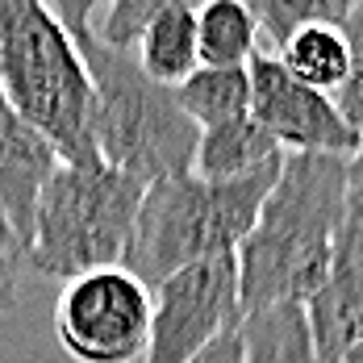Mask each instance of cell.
I'll list each match as a JSON object with an SVG mask.
<instances>
[{
    "mask_svg": "<svg viewBox=\"0 0 363 363\" xmlns=\"http://www.w3.org/2000/svg\"><path fill=\"white\" fill-rule=\"evenodd\" d=\"M347 205V155L284 150L280 176L234 251L242 318L267 305H305L322 289Z\"/></svg>",
    "mask_w": 363,
    "mask_h": 363,
    "instance_id": "6da1fadb",
    "label": "cell"
},
{
    "mask_svg": "<svg viewBox=\"0 0 363 363\" xmlns=\"http://www.w3.org/2000/svg\"><path fill=\"white\" fill-rule=\"evenodd\" d=\"M0 96L50 138L63 163H101L92 72L46 0H0Z\"/></svg>",
    "mask_w": 363,
    "mask_h": 363,
    "instance_id": "7a4b0ae2",
    "label": "cell"
},
{
    "mask_svg": "<svg viewBox=\"0 0 363 363\" xmlns=\"http://www.w3.org/2000/svg\"><path fill=\"white\" fill-rule=\"evenodd\" d=\"M280 163L259 167L238 180H201L196 172H184V176L146 184L125 267L155 292L188 263L234 255L251 234L255 218L280 176Z\"/></svg>",
    "mask_w": 363,
    "mask_h": 363,
    "instance_id": "3957f363",
    "label": "cell"
},
{
    "mask_svg": "<svg viewBox=\"0 0 363 363\" xmlns=\"http://www.w3.org/2000/svg\"><path fill=\"white\" fill-rule=\"evenodd\" d=\"M75 46L84 50L96 88V117H92L96 159L113 172L134 176L138 184L192 172L201 125L184 113L176 88L155 84L130 50H113L96 38Z\"/></svg>",
    "mask_w": 363,
    "mask_h": 363,
    "instance_id": "277c9868",
    "label": "cell"
},
{
    "mask_svg": "<svg viewBox=\"0 0 363 363\" xmlns=\"http://www.w3.org/2000/svg\"><path fill=\"white\" fill-rule=\"evenodd\" d=\"M146 184L105 163H59L34 209L26 263L50 280H75L125 263Z\"/></svg>",
    "mask_w": 363,
    "mask_h": 363,
    "instance_id": "5b68a950",
    "label": "cell"
},
{
    "mask_svg": "<svg viewBox=\"0 0 363 363\" xmlns=\"http://www.w3.org/2000/svg\"><path fill=\"white\" fill-rule=\"evenodd\" d=\"M55 338L75 363H143L150 289L125 263L75 276L55 301Z\"/></svg>",
    "mask_w": 363,
    "mask_h": 363,
    "instance_id": "8992f818",
    "label": "cell"
},
{
    "mask_svg": "<svg viewBox=\"0 0 363 363\" xmlns=\"http://www.w3.org/2000/svg\"><path fill=\"white\" fill-rule=\"evenodd\" d=\"M238 326V259L213 255L188 263L150 292V342L143 363H192Z\"/></svg>",
    "mask_w": 363,
    "mask_h": 363,
    "instance_id": "52a82bcc",
    "label": "cell"
},
{
    "mask_svg": "<svg viewBox=\"0 0 363 363\" xmlns=\"http://www.w3.org/2000/svg\"><path fill=\"white\" fill-rule=\"evenodd\" d=\"M251 72V117L289 150L305 155H351L359 130L338 113L330 92H318L284 72L276 55H255Z\"/></svg>",
    "mask_w": 363,
    "mask_h": 363,
    "instance_id": "ba28073f",
    "label": "cell"
},
{
    "mask_svg": "<svg viewBox=\"0 0 363 363\" xmlns=\"http://www.w3.org/2000/svg\"><path fill=\"white\" fill-rule=\"evenodd\" d=\"M318 363H342L363 342V205H347L326 280L305 301Z\"/></svg>",
    "mask_w": 363,
    "mask_h": 363,
    "instance_id": "9c48e42d",
    "label": "cell"
},
{
    "mask_svg": "<svg viewBox=\"0 0 363 363\" xmlns=\"http://www.w3.org/2000/svg\"><path fill=\"white\" fill-rule=\"evenodd\" d=\"M59 150L50 146L46 134H38L26 117L9 109V101L0 96V221L13 234V242L30 247L34 234V209L42 188L50 184L59 167Z\"/></svg>",
    "mask_w": 363,
    "mask_h": 363,
    "instance_id": "30bf717a",
    "label": "cell"
},
{
    "mask_svg": "<svg viewBox=\"0 0 363 363\" xmlns=\"http://www.w3.org/2000/svg\"><path fill=\"white\" fill-rule=\"evenodd\" d=\"M280 159H284V146L276 143L251 113H247V117H238V121L201 130L192 172H196L201 180H238V176H251V172L272 167V163H280Z\"/></svg>",
    "mask_w": 363,
    "mask_h": 363,
    "instance_id": "8fae6325",
    "label": "cell"
},
{
    "mask_svg": "<svg viewBox=\"0 0 363 363\" xmlns=\"http://www.w3.org/2000/svg\"><path fill=\"white\" fill-rule=\"evenodd\" d=\"M242 363H318L305 305H267L242 318Z\"/></svg>",
    "mask_w": 363,
    "mask_h": 363,
    "instance_id": "7c38bea8",
    "label": "cell"
},
{
    "mask_svg": "<svg viewBox=\"0 0 363 363\" xmlns=\"http://www.w3.org/2000/svg\"><path fill=\"white\" fill-rule=\"evenodd\" d=\"M259 38L247 0H209L196 9V46L205 67H247L259 55Z\"/></svg>",
    "mask_w": 363,
    "mask_h": 363,
    "instance_id": "4fadbf2b",
    "label": "cell"
},
{
    "mask_svg": "<svg viewBox=\"0 0 363 363\" xmlns=\"http://www.w3.org/2000/svg\"><path fill=\"white\" fill-rule=\"evenodd\" d=\"M155 84L180 88L188 75L201 67V46H196V13H167L150 21L130 50Z\"/></svg>",
    "mask_w": 363,
    "mask_h": 363,
    "instance_id": "5bb4252c",
    "label": "cell"
},
{
    "mask_svg": "<svg viewBox=\"0 0 363 363\" xmlns=\"http://www.w3.org/2000/svg\"><path fill=\"white\" fill-rule=\"evenodd\" d=\"M176 101L201 130L238 121V117L251 113V72L247 67H205L201 63L176 88Z\"/></svg>",
    "mask_w": 363,
    "mask_h": 363,
    "instance_id": "9a60e30c",
    "label": "cell"
},
{
    "mask_svg": "<svg viewBox=\"0 0 363 363\" xmlns=\"http://www.w3.org/2000/svg\"><path fill=\"white\" fill-rule=\"evenodd\" d=\"M280 63L292 79L318 88V92H338L342 79L351 72V50H347V38H342V26H305L284 42L276 46Z\"/></svg>",
    "mask_w": 363,
    "mask_h": 363,
    "instance_id": "2e32d148",
    "label": "cell"
},
{
    "mask_svg": "<svg viewBox=\"0 0 363 363\" xmlns=\"http://www.w3.org/2000/svg\"><path fill=\"white\" fill-rule=\"evenodd\" d=\"M201 4H209V0H109L92 26V38L113 50H134L150 21H159L167 13H196Z\"/></svg>",
    "mask_w": 363,
    "mask_h": 363,
    "instance_id": "e0dca14e",
    "label": "cell"
},
{
    "mask_svg": "<svg viewBox=\"0 0 363 363\" xmlns=\"http://www.w3.org/2000/svg\"><path fill=\"white\" fill-rule=\"evenodd\" d=\"M259 21V34L284 46L305 26H342L351 13V0H247Z\"/></svg>",
    "mask_w": 363,
    "mask_h": 363,
    "instance_id": "ac0fdd59",
    "label": "cell"
},
{
    "mask_svg": "<svg viewBox=\"0 0 363 363\" xmlns=\"http://www.w3.org/2000/svg\"><path fill=\"white\" fill-rule=\"evenodd\" d=\"M342 38L351 50V72L342 79V88L334 92V105L363 134V0H351V13L342 21Z\"/></svg>",
    "mask_w": 363,
    "mask_h": 363,
    "instance_id": "d6986e66",
    "label": "cell"
},
{
    "mask_svg": "<svg viewBox=\"0 0 363 363\" xmlns=\"http://www.w3.org/2000/svg\"><path fill=\"white\" fill-rule=\"evenodd\" d=\"M46 4H50V13L63 21V30H67L75 42H88V38H92V26H96V17L105 13L109 0H46Z\"/></svg>",
    "mask_w": 363,
    "mask_h": 363,
    "instance_id": "ffe728a7",
    "label": "cell"
},
{
    "mask_svg": "<svg viewBox=\"0 0 363 363\" xmlns=\"http://www.w3.org/2000/svg\"><path fill=\"white\" fill-rule=\"evenodd\" d=\"M238 330H242V326H238ZM238 330H234V334H225V338H218L213 347H205L192 363H242V334H238Z\"/></svg>",
    "mask_w": 363,
    "mask_h": 363,
    "instance_id": "44dd1931",
    "label": "cell"
},
{
    "mask_svg": "<svg viewBox=\"0 0 363 363\" xmlns=\"http://www.w3.org/2000/svg\"><path fill=\"white\" fill-rule=\"evenodd\" d=\"M347 192H351L355 205H363V134H359V146L347 155Z\"/></svg>",
    "mask_w": 363,
    "mask_h": 363,
    "instance_id": "7402d4cb",
    "label": "cell"
},
{
    "mask_svg": "<svg viewBox=\"0 0 363 363\" xmlns=\"http://www.w3.org/2000/svg\"><path fill=\"white\" fill-rule=\"evenodd\" d=\"M13 309H17V289H4V284H0V318L13 313Z\"/></svg>",
    "mask_w": 363,
    "mask_h": 363,
    "instance_id": "603a6c76",
    "label": "cell"
},
{
    "mask_svg": "<svg viewBox=\"0 0 363 363\" xmlns=\"http://www.w3.org/2000/svg\"><path fill=\"white\" fill-rule=\"evenodd\" d=\"M0 284H4V289H17V276H13L4 263H0Z\"/></svg>",
    "mask_w": 363,
    "mask_h": 363,
    "instance_id": "cb8c5ba5",
    "label": "cell"
},
{
    "mask_svg": "<svg viewBox=\"0 0 363 363\" xmlns=\"http://www.w3.org/2000/svg\"><path fill=\"white\" fill-rule=\"evenodd\" d=\"M342 363H363V342H359V347H355V351H351V355H347Z\"/></svg>",
    "mask_w": 363,
    "mask_h": 363,
    "instance_id": "d4e9b609",
    "label": "cell"
}]
</instances>
